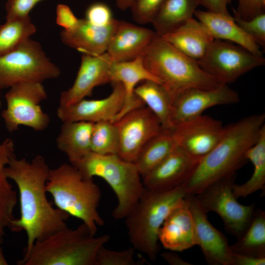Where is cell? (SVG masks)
Masks as SVG:
<instances>
[{
	"label": "cell",
	"instance_id": "cell-30",
	"mask_svg": "<svg viewBox=\"0 0 265 265\" xmlns=\"http://www.w3.org/2000/svg\"><path fill=\"white\" fill-rule=\"evenodd\" d=\"M177 146L172 129H163L150 139L134 162L142 178L165 159Z\"/></svg>",
	"mask_w": 265,
	"mask_h": 265
},
{
	"label": "cell",
	"instance_id": "cell-31",
	"mask_svg": "<svg viewBox=\"0 0 265 265\" xmlns=\"http://www.w3.org/2000/svg\"><path fill=\"white\" fill-rule=\"evenodd\" d=\"M234 254L265 257V212L255 210L251 220L243 234L230 245Z\"/></svg>",
	"mask_w": 265,
	"mask_h": 265
},
{
	"label": "cell",
	"instance_id": "cell-41",
	"mask_svg": "<svg viewBox=\"0 0 265 265\" xmlns=\"http://www.w3.org/2000/svg\"><path fill=\"white\" fill-rule=\"evenodd\" d=\"M200 5L205 7L208 11L229 15L228 10V5L230 4L232 0H199Z\"/></svg>",
	"mask_w": 265,
	"mask_h": 265
},
{
	"label": "cell",
	"instance_id": "cell-24",
	"mask_svg": "<svg viewBox=\"0 0 265 265\" xmlns=\"http://www.w3.org/2000/svg\"><path fill=\"white\" fill-rule=\"evenodd\" d=\"M194 16L206 27L214 39L233 43L256 56H263L261 47L238 26L230 15L196 10Z\"/></svg>",
	"mask_w": 265,
	"mask_h": 265
},
{
	"label": "cell",
	"instance_id": "cell-34",
	"mask_svg": "<svg viewBox=\"0 0 265 265\" xmlns=\"http://www.w3.org/2000/svg\"><path fill=\"white\" fill-rule=\"evenodd\" d=\"M135 250L132 247L114 251L103 246L97 254L95 265H136Z\"/></svg>",
	"mask_w": 265,
	"mask_h": 265
},
{
	"label": "cell",
	"instance_id": "cell-45",
	"mask_svg": "<svg viewBox=\"0 0 265 265\" xmlns=\"http://www.w3.org/2000/svg\"><path fill=\"white\" fill-rule=\"evenodd\" d=\"M8 265V263L4 257L1 244H0V265Z\"/></svg>",
	"mask_w": 265,
	"mask_h": 265
},
{
	"label": "cell",
	"instance_id": "cell-27",
	"mask_svg": "<svg viewBox=\"0 0 265 265\" xmlns=\"http://www.w3.org/2000/svg\"><path fill=\"white\" fill-rule=\"evenodd\" d=\"M199 0H164L151 23L159 35L169 32L193 18Z\"/></svg>",
	"mask_w": 265,
	"mask_h": 265
},
{
	"label": "cell",
	"instance_id": "cell-19",
	"mask_svg": "<svg viewBox=\"0 0 265 265\" xmlns=\"http://www.w3.org/2000/svg\"><path fill=\"white\" fill-rule=\"evenodd\" d=\"M159 240L171 251L182 252L198 245L193 218L186 197L165 219L159 231Z\"/></svg>",
	"mask_w": 265,
	"mask_h": 265
},
{
	"label": "cell",
	"instance_id": "cell-35",
	"mask_svg": "<svg viewBox=\"0 0 265 265\" xmlns=\"http://www.w3.org/2000/svg\"><path fill=\"white\" fill-rule=\"evenodd\" d=\"M238 26L261 48L265 47V13L259 14L249 20L234 16Z\"/></svg>",
	"mask_w": 265,
	"mask_h": 265
},
{
	"label": "cell",
	"instance_id": "cell-2",
	"mask_svg": "<svg viewBox=\"0 0 265 265\" xmlns=\"http://www.w3.org/2000/svg\"><path fill=\"white\" fill-rule=\"evenodd\" d=\"M264 113L254 114L225 127L216 145L201 159L182 184L186 195H196L211 184L236 174L246 160V151L265 125Z\"/></svg>",
	"mask_w": 265,
	"mask_h": 265
},
{
	"label": "cell",
	"instance_id": "cell-10",
	"mask_svg": "<svg viewBox=\"0 0 265 265\" xmlns=\"http://www.w3.org/2000/svg\"><path fill=\"white\" fill-rule=\"evenodd\" d=\"M236 174L220 180L195 195L206 212L217 213L225 229L237 238L245 232L255 211V204L243 205L238 202L233 193Z\"/></svg>",
	"mask_w": 265,
	"mask_h": 265
},
{
	"label": "cell",
	"instance_id": "cell-28",
	"mask_svg": "<svg viewBox=\"0 0 265 265\" xmlns=\"http://www.w3.org/2000/svg\"><path fill=\"white\" fill-rule=\"evenodd\" d=\"M134 94L155 114L163 129H172L173 97L162 84L151 80L143 81L136 86Z\"/></svg>",
	"mask_w": 265,
	"mask_h": 265
},
{
	"label": "cell",
	"instance_id": "cell-37",
	"mask_svg": "<svg viewBox=\"0 0 265 265\" xmlns=\"http://www.w3.org/2000/svg\"><path fill=\"white\" fill-rule=\"evenodd\" d=\"M84 19L93 25L104 26L109 24L114 18L111 9L107 4L96 2L86 9Z\"/></svg>",
	"mask_w": 265,
	"mask_h": 265
},
{
	"label": "cell",
	"instance_id": "cell-39",
	"mask_svg": "<svg viewBox=\"0 0 265 265\" xmlns=\"http://www.w3.org/2000/svg\"><path fill=\"white\" fill-rule=\"evenodd\" d=\"M238 5L234 10V16L249 20L265 12V0H238Z\"/></svg>",
	"mask_w": 265,
	"mask_h": 265
},
{
	"label": "cell",
	"instance_id": "cell-4",
	"mask_svg": "<svg viewBox=\"0 0 265 265\" xmlns=\"http://www.w3.org/2000/svg\"><path fill=\"white\" fill-rule=\"evenodd\" d=\"M186 195L183 185L166 190L144 187L137 203L125 217L129 240L135 250L156 260L159 249V229Z\"/></svg>",
	"mask_w": 265,
	"mask_h": 265
},
{
	"label": "cell",
	"instance_id": "cell-17",
	"mask_svg": "<svg viewBox=\"0 0 265 265\" xmlns=\"http://www.w3.org/2000/svg\"><path fill=\"white\" fill-rule=\"evenodd\" d=\"M112 62L106 53L98 55L82 54L75 80L71 87L61 92L59 106L73 104L90 96L95 87L110 82Z\"/></svg>",
	"mask_w": 265,
	"mask_h": 265
},
{
	"label": "cell",
	"instance_id": "cell-38",
	"mask_svg": "<svg viewBox=\"0 0 265 265\" xmlns=\"http://www.w3.org/2000/svg\"><path fill=\"white\" fill-rule=\"evenodd\" d=\"M43 0H8L5 5L6 21L29 16L30 11Z\"/></svg>",
	"mask_w": 265,
	"mask_h": 265
},
{
	"label": "cell",
	"instance_id": "cell-13",
	"mask_svg": "<svg viewBox=\"0 0 265 265\" xmlns=\"http://www.w3.org/2000/svg\"><path fill=\"white\" fill-rule=\"evenodd\" d=\"M239 96L228 84L210 89L191 88L173 99L171 113L172 128L176 125L202 115L206 109L218 105L239 102Z\"/></svg>",
	"mask_w": 265,
	"mask_h": 265
},
{
	"label": "cell",
	"instance_id": "cell-36",
	"mask_svg": "<svg viewBox=\"0 0 265 265\" xmlns=\"http://www.w3.org/2000/svg\"><path fill=\"white\" fill-rule=\"evenodd\" d=\"M164 0H133L130 7L134 20L141 25L151 23Z\"/></svg>",
	"mask_w": 265,
	"mask_h": 265
},
{
	"label": "cell",
	"instance_id": "cell-1",
	"mask_svg": "<svg viewBox=\"0 0 265 265\" xmlns=\"http://www.w3.org/2000/svg\"><path fill=\"white\" fill-rule=\"evenodd\" d=\"M50 168L45 159L36 155L29 161L14 155L5 168L7 177L14 182L19 192L20 215L9 229L25 231L27 236L23 255L33 244L67 226L69 215L54 208L47 198L46 185Z\"/></svg>",
	"mask_w": 265,
	"mask_h": 265
},
{
	"label": "cell",
	"instance_id": "cell-15",
	"mask_svg": "<svg viewBox=\"0 0 265 265\" xmlns=\"http://www.w3.org/2000/svg\"><path fill=\"white\" fill-rule=\"evenodd\" d=\"M107 97L99 100H81L67 106H58L56 115L62 122L86 121L96 123L113 121L124 105L125 90L120 82H113Z\"/></svg>",
	"mask_w": 265,
	"mask_h": 265
},
{
	"label": "cell",
	"instance_id": "cell-22",
	"mask_svg": "<svg viewBox=\"0 0 265 265\" xmlns=\"http://www.w3.org/2000/svg\"><path fill=\"white\" fill-rule=\"evenodd\" d=\"M155 33L150 29L119 21L106 53L112 61L133 59L142 55Z\"/></svg>",
	"mask_w": 265,
	"mask_h": 265
},
{
	"label": "cell",
	"instance_id": "cell-12",
	"mask_svg": "<svg viewBox=\"0 0 265 265\" xmlns=\"http://www.w3.org/2000/svg\"><path fill=\"white\" fill-rule=\"evenodd\" d=\"M114 123L119 136L117 155L133 163L146 144L163 129L155 114L144 106L129 111Z\"/></svg>",
	"mask_w": 265,
	"mask_h": 265
},
{
	"label": "cell",
	"instance_id": "cell-16",
	"mask_svg": "<svg viewBox=\"0 0 265 265\" xmlns=\"http://www.w3.org/2000/svg\"><path fill=\"white\" fill-rule=\"evenodd\" d=\"M186 198L192 213L198 245L208 264L233 265V253L224 235L213 227L208 219L195 195H186Z\"/></svg>",
	"mask_w": 265,
	"mask_h": 265
},
{
	"label": "cell",
	"instance_id": "cell-25",
	"mask_svg": "<svg viewBox=\"0 0 265 265\" xmlns=\"http://www.w3.org/2000/svg\"><path fill=\"white\" fill-rule=\"evenodd\" d=\"M94 123L86 121L64 122L56 143L72 165L91 152V139Z\"/></svg>",
	"mask_w": 265,
	"mask_h": 265
},
{
	"label": "cell",
	"instance_id": "cell-3",
	"mask_svg": "<svg viewBox=\"0 0 265 265\" xmlns=\"http://www.w3.org/2000/svg\"><path fill=\"white\" fill-rule=\"evenodd\" d=\"M46 189L57 208L81 220L92 235H96L98 227L104 224L98 211L100 187L71 164L50 169Z\"/></svg>",
	"mask_w": 265,
	"mask_h": 265
},
{
	"label": "cell",
	"instance_id": "cell-7",
	"mask_svg": "<svg viewBox=\"0 0 265 265\" xmlns=\"http://www.w3.org/2000/svg\"><path fill=\"white\" fill-rule=\"evenodd\" d=\"M73 165L84 177L102 178L110 186L118 201L112 212V216L117 220L127 216L144 189L135 163L116 154L101 155L91 152Z\"/></svg>",
	"mask_w": 265,
	"mask_h": 265
},
{
	"label": "cell",
	"instance_id": "cell-9",
	"mask_svg": "<svg viewBox=\"0 0 265 265\" xmlns=\"http://www.w3.org/2000/svg\"><path fill=\"white\" fill-rule=\"evenodd\" d=\"M47 97L41 82L21 83L10 87L5 95L6 107L1 113L7 130L12 132L20 126L38 132L47 129L50 118L40 106Z\"/></svg>",
	"mask_w": 265,
	"mask_h": 265
},
{
	"label": "cell",
	"instance_id": "cell-18",
	"mask_svg": "<svg viewBox=\"0 0 265 265\" xmlns=\"http://www.w3.org/2000/svg\"><path fill=\"white\" fill-rule=\"evenodd\" d=\"M199 160L177 145L142 178L144 186L152 190H166L180 186L188 178Z\"/></svg>",
	"mask_w": 265,
	"mask_h": 265
},
{
	"label": "cell",
	"instance_id": "cell-29",
	"mask_svg": "<svg viewBox=\"0 0 265 265\" xmlns=\"http://www.w3.org/2000/svg\"><path fill=\"white\" fill-rule=\"evenodd\" d=\"M245 158L254 166L251 177L245 183L233 187V193L238 199L246 196L265 188V125L263 127L256 142L245 152Z\"/></svg>",
	"mask_w": 265,
	"mask_h": 265
},
{
	"label": "cell",
	"instance_id": "cell-5",
	"mask_svg": "<svg viewBox=\"0 0 265 265\" xmlns=\"http://www.w3.org/2000/svg\"><path fill=\"white\" fill-rule=\"evenodd\" d=\"M110 236L92 235L82 223L76 229L67 226L36 241L18 265H95L100 249Z\"/></svg>",
	"mask_w": 265,
	"mask_h": 265
},
{
	"label": "cell",
	"instance_id": "cell-32",
	"mask_svg": "<svg viewBox=\"0 0 265 265\" xmlns=\"http://www.w3.org/2000/svg\"><path fill=\"white\" fill-rule=\"evenodd\" d=\"M36 31L29 16L6 21L0 25V55L18 47Z\"/></svg>",
	"mask_w": 265,
	"mask_h": 265
},
{
	"label": "cell",
	"instance_id": "cell-44",
	"mask_svg": "<svg viewBox=\"0 0 265 265\" xmlns=\"http://www.w3.org/2000/svg\"><path fill=\"white\" fill-rule=\"evenodd\" d=\"M133 0H116L117 7L121 10H125L130 8Z\"/></svg>",
	"mask_w": 265,
	"mask_h": 265
},
{
	"label": "cell",
	"instance_id": "cell-43",
	"mask_svg": "<svg viewBox=\"0 0 265 265\" xmlns=\"http://www.w3.org/2000/svg\"><path fill=\"white\" fill-rule=\"evenodd\" d=\"M163 259L171 265H191L184 260L177 254L172 252H164L161 254Z\"/></svg>",
	"mask_w": 265,
	"mask_h": 265
},
{
	"label": "cell",
	"instance_id": "cell-8",
	"mask_svg": "<svg viewBox=\"0 0 265 265\" xmlns=\"http://www.w3.org/2000/svg\"><path fill=\"white\" fill-rule=\"evenodd\" d=\"M60 74L40 43L30 38L0 55V90L21 83H42L57 78Z\"/></svg>",
	"mask_w": 265,
	"mask_h": 265
},
{
	"label": "cell",
	"instance_id": "cell-33",
	"mask_svg": "<svg viewBox=\"0 0 265 265\" xmlns=\"http://www.w3.org/2000/svg\"><path fill=\"white\" fill-rule=\"evenodd\" d=\"M119 136L114 122L102 121L94 123L91 139V152L101 155H117Z\"/></svg>",
	"mask_w": 265,
	"mask_h": 265
},
{
	"label": "cell",
	"instance_id": "cell-40",
	"mask_svg": "<svg viewBox=\"0 0 265 265\" xmlns=\"http://www.w3.org/2000/svg\"><path fill=\"white\" fill-rule=\"evenodd\" d=\"M80 19L74 14L67 5L59 4L56 9V23L65 30L74 29L78 24Z\"/></svg>",
	"mask_w": 265,
	"mask_h": 265
},
{
	"label": "cell",
	"instance_id": "cell-21",
	"mask_svg": "<svg viewBox=\"0 0 265 265\" xmlns=\"http://www.w3.org/2000/svg\"><path fill=\"white\" fill-rule=\"evenodd\" d=\"M109 74L110 82H121L125 90L123 106L112 122H115L129 111L145 105L134 94V89L140 82L151 80L161 83L146 68L142 55L129 61H112Z\"/></svg>",
	"mask_w": 265,
	"mask_h": 265
},
{
	"label": "cell",
	"instance_id": "cell-11",
	"mask_svg": "<svg viewBox=\"0 0 265 265\" xmlns=\"http://www.w3.org/2000/svg\"><path fill=\"white\" fill-rule=\"evenodd\" d=\"M200 67L220 83L228 84L265 63L258 56L233 43L214 39L204 55L197 61Z\"/></svg>",
	"mask_w": 265,
	"mask_h": 265
},
{
	"label": "cell",
	"instance_id": "cell-42",
	"mask_svg": "<svg viewBox=\"0 0 265 265\" xmlns=\"http://www.w3.org/2000/svg\"><path fill=\"white\" fill-rule=\"evenodd\" d=\"M233 265H265V257L233 253Z\"/></svg>",
	"mask_w": 265,
	"mask_h": 265
},
{
	"label": "cell",
	"instance_id": "cell-23",
	"mask_svg": "<svg viewBox=\"0 0 265 265\" xmlns=\"http://www.w3.org/2000/svg\"><path fill=\"white\" fill-rule=\"evenodd\" d=\"M160 36L181 53L196 61L204 55L214 40L206 27L193 18Z\"/></svg>",
	"mask_w": 265,
	"mask_h": 265
},
{
	"label": "cell",
	"instance_id": "cell-26",
	"mask_svg": "<svg viewBox=\"0 0 265 265\" xmlns=\"http://www.w3.org/2000/svg\"><path fill=\"white\" fill-rule=\"evenodd\" d=\"M13 140L6 138L0 142V244L2 243L5 230L9 229L13 220L14 210L17 203L16 192L7 177L5 168L15 155Z\"/></svg>",
	"mask_w": 265,
	"mask_h": 265
},
{
	"label": "cell",
	"instance_id": "cell-14",
	"mask_svg": "<svg viewBox=\"0 0 265 265\" xmlns=\"http://www.w3.org/2000/svg\"><path fill=\"white\" fill-rule=\"evenodd\" d=\"M224 130L220 121L202 114L172 129L177 145L199 159L216 145Z\"/></svg>",
	"mask_w": 265,
	"mask_h": 265
},
{
	"label": "cell",
	"instance_id": "cell-6",
	"mask_svg": "<svg viewBox=\"0 0 265 265\" xmlns=\"http://www.w3.org/2000/svg\"><path fill=\"white\" fill-rule=\"evenodd\" d=\"M142 56L146 68L173 99L189 88L210 89L222 84L204 71L196 60L181 53L156 32Z\"/></svg>",
	"mask_w": 265,
	"mask_h": 265
},
{
	"label": "cell",
	"instance_id": "cell-20",
	"mask_svg": "<svg viewBox=\"0 0 265 265\" xmlns=\"http://www.w3.org/2000/svg\"><path fill=\"white\" fill-rule=\"evenodd\" d=\"M119 21L114 19L104 26L93 25L84 19H80L73 29L60 32L62 42L82 54L98 55L106 53L108 44Z\"/></svg>",
	"mask_w": 265,
	"mask_h": 265
}]
</instances>
